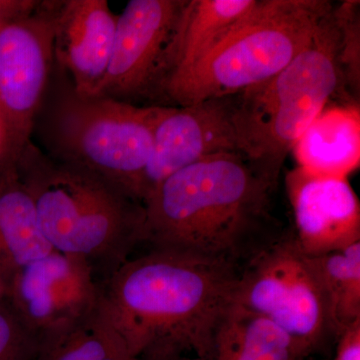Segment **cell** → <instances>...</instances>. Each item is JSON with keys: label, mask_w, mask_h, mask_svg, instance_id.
Here are the masks:
<instances>
[{"label": "cell", "mask_w": 360, "mask_h": 360, "mask_svg": "<svg viewBox=\"0 0 360 360\" xmlns=\"http://www.w3.org/2000/svg\"><path fill=\"white\" fill-rule=\"evenodd\" d=\"M13 165L11 158V142L4 115L0 111V172L7 165Z\"/></svg>", "instance_id": "23"}, {"label": "cell", "mask_w": 360, "mask_h": 360, "mask_svg": "<svg viewBox=\"0 0 360 360\" xmlns=\"http://www.w3.org/2000/svg\"><path fill=\"white\" fill-rule=\"evenodd\" d=\"M9 281L0 276V304L8 300Z\"/></svg>", "instance_id": "24"}, {"label": "cell", "mask_w": 360, "mask_h": 360, "mask_svg": "<svg viewBox=\"0 0 360 360\" xmlns=\"http://www.w3.org/2000/svg\"><path fill=\"white\" fill-rule=\"evenodd\" d=\"M54 63L82 96H92L110 65L118 14L106 0L51 1Z\"/></svg>", "instance_id": "13"}, {"label": "cell", "mask_w": 360, "mask_h": 360, "mask_svg": "<svg viewBox=\"0 0 360 360\" xmlns=\"http://www.w3.org/2000/svg\"><path fill=\"white\" fill-rule=\"evenodd\" d=\"M34 360H139L98 309L89 316L39 340Z\"/></svg>", "instance_id": "18"}, {"label": "cell", "mask_w": 360, "mask_h": 360, "mask_svg": "<svg viewBox=\"0 0 360 360\" xmlns=\"http://www.w3.org/2000/svg\"><path fill=\"white\" fill-rule=\"evenodd\" d=\"M186 0H130L118 14L105 77L92 96L146 99Z\"/></svg>", "instance_id": "11"}, {"label": "cell", "mask_w": 360, "mask_h": 360, "mask_svg": "<svg viewBox=\"0 0 360 360\" xmlns=\"http://www.w3.org/2000/svg\"><path fill=\"white\" fill-rule=\"evenodd\" d=\"M277 184L240 153L208 156L168 176L143 201V245L243 267L284 234Z\"/></svg>", "instance_id": "2"}, {"label": "cell", "mask_w": 360, "mask_h": 360, "mask_svg": "<svg viewBox=\"0 0 360 360\" xmlns=\"http://www.w3.org/2000/svg\"><path fill=\"white\" fill-rule=\"evenodd\" d=\"M296 245L319 257L360 243V202L347 177L314 174L300 167L285 175Z\"/></svg>", "instance_id": "12"}, {"label": "cell", "mask_w": 360, "mask_h": 360, "mask_svg": "<svg viewBox=\"0 0 360 360\" xmlns=\"http://www.w3.org/2000/svg\"><path fill=\"white\" fill-rule=\"evenodd\" d=\"M51 251L32 196L14 165H7L0 172V276L11 281L18 270Z\"/></svg>", "instance_id": "16"}, {"label": "cell", "mask_w": 360, "mask_h": 360, "mask_svg": "<svg viewBox=\"0 0 360 360\" xmlns=\"http://www.w3.org/2000/svg\"><path fill=\"white\" fill-rule=\"evenodd\" d=\"M51 1H8L0 13V111L11 163L32 141L54 70Z\"/></svg>", "instance_id": "8"}, {"label": "cell", "mask_w": 360, "mask_h": 360, "mask_svg": "<svg viewBox=\"0 0 360 360\" xmlns=\"http://www.w3.org/2000/svg\"><path fill=\"white\" fill-rule=\"evenodd\" d=\"M240 270L224 260L150 250L101 281V309L136 359L210 360Z\"/></svg>", "instance_id": "1"}, {"label": "cell", "mask_w": 360, "mask_h": 360, "mask_svg": "<svg viewBox=\"0 0 360 360\" xmlns=\"http://www.w3.org/2000/svg\"><path fill=\"white\" fill-rule=\"evenodd\" d=\"M257 0H186L158 63L148 101L195 65L251 11Z\"/></svg>", "instance_id": "14"}, {"label": "cell", "mask_w": 360, "mask_h": 360, "mask_svg": "<svg viewBox=\"0 0 360 360\" xmlns=\"http://www.w3.org/2000/svg\"><path fill=\"white\" fill-rule=\"evenodd\" d=\"M236 108V94L187 106H162L139 184L142 203L158 184L182 168L208 156L239 153Z\"/></svg>", "instance_id": "10"}, {"label": "cell", "mask_w": 360, "mask_h": 360, "mask_svg": "<svg viewBox=\"0 0 360 360\" xmlns=\"http://www.w3.org/2000/svg\"><path fill=\"white\" fill-rule=\"evenodd\" d=\"M333 360H360V321L345 329L336 340Z\"/></svg>", "instance_id": "22"}, {"label": "cell", "mask_w": 360, "mask_h": 360, "mask_svg": "<svg viewBox=\"0 0 360 360\" xmlns=\"http://www.w3.org/2000/svg\"><path fill=\"white\" fill-rule=\"evenodd\" d=\"M7 2L8 1H0V13H1L2 11H4V8H6V6H7Z\"/></svg>", "instance_id": "26"}, {"label": "cell", "mask_w": 360, "mask_h": 360, "mask_svg": "<svg viewBox=\"0 0 360 360\" xmlns=\"http://www.w3.org/2000/svg\"><path fill=\"white\" fill-rule=\"evenodd\" d=\"M309 257L321 281L336 340L360 321V243Z\"/></svg>", "instance_id": "19"}, {"label": "cell", "mask_w": 360, "mask_h": 360, "mask_svg": "<svg viewBox=\"0 0 360 360\" xmlns=\"http://www.w3.org/2000/svg\"><path fill=\"white\" fill-rule=\"evenodd\" d=\"M14 167L52 250L84 258L103 281L143 245V203L110 182L52 160L33 141Z\"/></svg>", "instance_id": "3"}, {"label": "cell", "mask_w": 360, "mask_h": 360, "mask_svg": "<svg viewBox=\"0 0 360 360\" xmlns=\"http://www.w3.org/2000/svg\"><path fill=\"white\" fill-rule=\"evenodd\" d=\"M162 106L82 96L54 65L32 136L52 160L105 179L139 201Z\"/></svg>", "instance_id": "4"}, {"label": "cell", "mask_w": 360, "mask_h": 360, "mask_svg": "<svg viewBox=\"0 0 360 360\" xmlns=\"http://www.w3.org/2000/svg\"><path fill=\"white\" fill-rule=\"evenodd\" d=\"M291 153L297 167L314 174L348 179L360 165L359 103L326 106Z\"/></svg>", "instance_id": "15"}, {"label": "cell", "mask_w": 360, "mask_h": 360, "mask_svg": "<svg viewBox=\"0 0 360 360\" xmlns=\"http://www.w3.org/2000/svg\"><path fill=\"white\" fill-rule=\"evenodd\" d=\"M338 44L331 8L311 41L290 65L236 94L239 153L274 184H278L286 156L333 96L338 94L343 103H352L343 89Z\"/></svg>", "instance_id": "5"}, {"label": "cell", "mask_w": 360, "mask_h": 360, "mask_svg": "<svg viewBox=\"0 0 360 360\" xmlns=\"http://www.w3.org/2000/svg\"><path fill=\"white\" fill-rule=\"evenodd\" d=\"M39 340L23 326L8 302L0 304V360H34Z\"/></svg>", "instance_id": "21"}, {"label": "cell", "mask_w": 360, "mask_h": 360, "mask_svg": "<svg viewBox=\"0 0 360 360\" xmlns=\"http://www.w3.org/2000/svg\"><path fill=\"white\" fill-rule=\"evenodd\" d=\"M233 302L276 323L307 359L336 341L321 281L293 236H283L241 267Z\"/></svg>", "instance_id": "7"}, {"label": "cell", "mask_w": 360, "mask_h": 360, "mask_svg": "<svg viewBox=\"0 0 360 360\" xmlns=\"http://www.w3.org/2000/svg\"><path fill=\"white\" fill-rule=\"evenodd\" d=\"M96 277L84 258L53 250L14 274L7 302L39 343L98 309L101 288Z\"/></svg>", "instance_id": "9"}, {"label": "cell", "mask_w": 360, "mask_h": 360, "mask_svg": "<svg viewBox=\"0 0 360 360\" xmlns=\"http://www.w3.org/2000/svg\"><path fill=\"white\" fill-rule=\"evenodd\" d=\"M333 18L338 26V65L343 89L352 103H359L360 96V2L345 0L333 4Z\"/></svg>", "instance_id": "20"}, {"label": "cell", "mask_w": 360, "mask_h": 360, "mask_svg": "<svg viewBox=\"0 0 360 360\" xmlns=\"http://www.w3.org/2000/svg\"><path fill=\"white\" fill-rule=\"evenodd\" d=\"M333 6L328 0H257L212 51L161 87L153 105H191L269 79L309 45Z\"/></svg>", "instance_id": "6"}, {"label": "cell", "mask_w": 360, "mask_h": 360, "mask_svg": "<svg viewBox=\"0 0 360 360\" xmlns=\"http://www.w3.org/2000/svg\"><path fill=\"white\" fill-rule=\"evenodd\" d=\"M283 328L232 302L219 322L210 360H305Z\"/></svg>", "instance_id": "17"}, {"label": "cell", "mask_w": 360, "mask_h": 360, "mask_svg": "<svg viewBox=\"0 0 360 360\" xmlns=\"http://www.w3.org/2000/svg\"><path fill=\"white\" fill-rule=\"evenodd\" d=\"M139 360H205L196 356L189 355H175V356L161 357V359H139Z\"/></svg>", "instance_id": "25"}]
</instances>
